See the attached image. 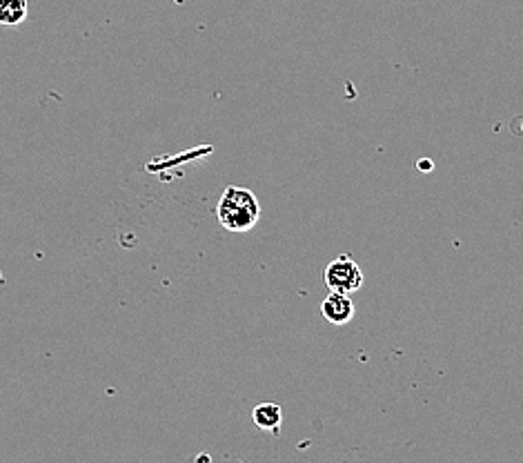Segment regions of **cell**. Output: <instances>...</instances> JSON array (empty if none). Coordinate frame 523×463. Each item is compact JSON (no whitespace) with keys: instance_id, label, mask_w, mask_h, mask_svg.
<instances>
[{"instance_id":"1","label":"cell","mask_w":523,"mask_h":463,"mask_svg":"<svg viewBox=\"0 0 523 463\" xmlns=\"http://www.w3.org/2000/svg\"><path fill=\"white\" fill-rule=\"evenodd\" d=\"M216 219L228 232H250L261 219L259 199L248 187H225L216 205Z\"/></svg>"},{"instance_id":"2","label":"cell","mask_w":523,"mask_h":463,"mask_svg":"<svg viewBox=\"0 0 523 463\" xmlns=\"http://www.w3.org/2000/svg\"><path fill=\"white\" fill-rule=\"evenodd\" d=\"M323 281L328 285L330 292H339V294H354L363 288V270L361 265L352 259L348 254H341L337 259L330 261L325 265L323 272Z\"/></svg>"},{"instance_id":"3","label":"cell","mask_w":523,"mask_h":463,"mask_svg":"<svg viewBox=\"0 0 523 463\" xmlns=\"http://www.w3.org/2000/svg\"><path fill=\"white\" fill-rule=\"evenodd\" d=\"M321 314L332 325H348L354 319V314H357V308H354L348 294L330 292L321 303Z\"/></svg>"},{"instance_id":"4","label":"cell","mask_w":523,"mask_h":463,"mask_svg":"<svg viewBox=\"0 0 523 463\" xmlns=\"http://www.w3.org/2000/svg\"><path fill=\"white\" fill-rule=\"evenodd\" d=\"M252 421L259 430L279 435L283 423V408L279 403H259V406L252 410Z\"/></svg>"},{"instance_id":"5","label":"cell","mask_w":523,"mask_h":463,"mask_svg":"<svg viewBox=\"0 0 523 463\" xmlns=\"http://www.w3.org/2000/svg\"><path fill=\"white\" fill-rule=\"evenodd\" d=\"M29 3L27 0H0V25L16 27L27 21Z\"/></svg>"},{"instance_id":"6","label":"cell","mask_w":523,"mask_h":463,"mask_svg":"<svg viewBox=\"0 0 523 463\" xmlns=\"http://www.w3.org/2000/svg\"><path fill=\"white\" fill-rule=\"evenodd\" d=\"M417 167H419V170H421V172H430L434 165L430 163V159H421V161L417 163Z\"/></svg>"}]
</instances>
